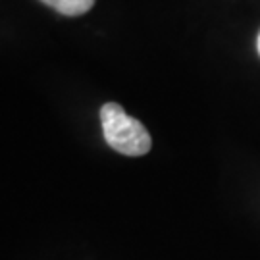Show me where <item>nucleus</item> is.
Returning <instances> with one entry per match:
<instances>
[{"mask_svg":"<svg viewBox=\"0 0 260 260\" xmlns=\"http://www.w3.org/2000/svg\"><path fill=\"white\" fill-rule=\"evenodd\" d=\"M101 123L106 143L125 156H143L152 147L147 127L137 118H131L118 103H106L101 108Z\"/></svg>","mask_w":260,"mask_h":260,"instance_id":"nucleus-1","label":"nucleus"},{"mask_svg":"<svg viewBox=\"0 0 260 260\" xmlns=\"http://www.w3.org/2000/svg\"><path fill=\"white\" fill-rule=\"evenodd\" d=\"M64 16H83L94 6V0H41Z\"/></svg>","mask_w":260,"mask_h":260,"instance_id":"nucleus-2","label":"nucleus"},{"mask_svg":"<svg viewBox=\"0 0 260 260\" xmlns=\"http://www.w3.org/2000/svg\"><path fill=\"white\" fill-rule=\"evenodd\" d=\"M256 48H258V54H260V33H258V39H256Z\"/></svg>","mask_w":260,"mask_h":260,"instance_id":"nucleus-3","label":"nucleus"}]
</instances>
